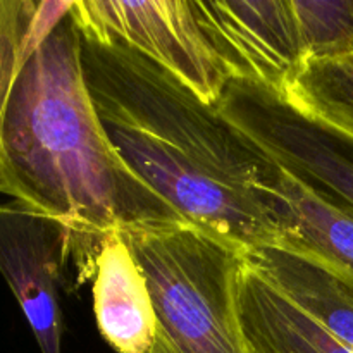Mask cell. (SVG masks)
Returning a JSON list of instances; mask_svg holds the SVG:
<instances>
[{"mask_svg":"<svg viewBox=\"0 0 353 353\" xmlns=\"http://www.w3.org/2000/svg\"><path fill=\"white\" fill-rule=\"evenodd\" d=\"M79 37L90 97L123 161L186 223L245 250L285 243L278 162L168 69Z\"/></svg>","mask_w":353,"mask_h":353,"instance_id":"1","label":"cell"},{"mask_svg":"<svg viewBox=\"0 0 353 353\" xmlns=\"http://www.w3.org/2000/svg\"><path fill=\"white\" fill-rule=\"evenodd\" d=\"M72 2H55L0 124L6 195L65 228L71 262L93 276L103 240L138 223L185 221L110 143L86 86Z\"/></svg>","mask_w":353,"mask_h":353,"instance_id":"2","label":"cell"},{"mask_svg":"<svg viewBox=\"0 0 353 353\" xmlns=\"http://www.w3.org/2000/svg\"><path fill=\"white\" fill-rule=\"evenodd\" d=\"M157 314L150 353H252L238 309L247 250L186 221L121 230Z\"/></svg>","mask_w":353,"mask_h":353,"instance_id":"3","label":"cell"},{"mask_svg":"<svg viewBox=\"0 0 353 353\" xmlns=\"http://www.w3.org/2000/svg\"><path fill=\"white\" fill-rule=\"evenodd\" d=\"M71 17L83 37L140 52L209 105L233 81L193 0H76Z\"/></svg>","mask_w":353,"mask_h":353,"instance_id":"4","label":"cell"},{"mask_svg":"<svg viewBox=\"0 0 353 353\" xmlns=\"http://www.w3.org/2000/svg\"><path fill=\"white\" fill-rule=\"evenodd\" d=\"M217 110L265 155L353 214V141L309 123L269 90L231 81Z\"/></svg>","mask_w":353,"mask_h":353,"instance_id":"5","label":"cell"},{"mask_svg":"<svg viewBox=\"0 0 353 353\" xmlns=\"http://www.w3.org/2000/svg\"><path fill=\"white\" fill-rule=\"evenodd\" d=\"M233 81L285 97L305 68L292 0H193Z\"/></svg>","mask_w":353,"mask_h":353,"instance_id":"6","label":"cell"},{"mask_svg":"<svg viewBox=\"0 0 353 353\" xmlns=\"http://www.w3.org/2000/svg\"><path fill=\"white\" fill-rule=\"evenodd\" d=\"M68 262L69 234L59 221L19 200L0 202V272L41 353H61L59 286Z\"/></svg>","mask_w":353,"mask_h":353,"instance_id":"7","label":"cell"},{"mask_svg":"<svg viewBox=\"0 0 353 353\" xmlns=\"http://www.w3.org/2000/svg\"><path fill=\"white\" fill-rule=\"evenodd\" d=\"M93 314L100 336L116 353H150L157 314L143 269L121 230L103 240L93 272Z\"/></svg>","mask_w":353,"mask_h":353,"instance_id":"8","label":"cell"},{"mask_svg":"<svg viewBox=\"0 0 353 353\" xmlns=\"http://www.w3.org/2000/svg\"><path fill=\"white\" fill-rule=\"evenodd\" d=\"M238 309L252 353H353L252 268L247 257L238 276Z\"/></svg>","mask_w":353,"mask_h":353,"instance_id":"9","label":"cell"},{"mask_svg":"<svg viewBox=\"0 0 353 353\" xmlns=\"http://www.w3.org/2000/svg\"><path fill=\"white\" fill-rule=\"evenodd\" d=\"M248 264L353 352V286L292 248L268 245L245 254Z\"/></svg>","mask_w":353,"mask_h":353,"instance_id":"10","label":"cell"},{"mask_svg":"<svg viewBox=\"0 0 353 353\" xmlns=\"http://www.w3.org/2000/svg\"><path fill=\"white\" fill-rule=\"evenodd\" d=\"M278 192L288 221V236L279 247L317 259L353 286V214L283 165Z\"/></svg>","mask_w":353,"mask_h":353,"instance_id":"11","label":"cell"},{"mask_svg":"<svg viewBox=\"0 0 353 353\" xmlns=\"http://www.w3.org/2000/svg\"><path fill=\"white\" fill-rule=\"evenodd\" d=\"M279 100L309 123L353 141V55L307 64Z\"/></svg>","mask_w":353,"mask_h":353,"instance_id":"12","label":"cell"},{"mask_svg":"<svg viewBox=\"0 0 353 353\" xmlns=\"http://www.w3.org/2000/svg\"><path fill=\"white\" fill-rule=\"evenodd\" d=\"M305 65L353 55V0H292Z\"/></svg>","mask_w":353,"mask_h":353,"instance_id":"13","label":"cell"},{"mask_svg":"<svg viewBox=\"0 0 353 353\" xmlns=\"http://www.w3.org/2000/svg\"><path fill=\"white\" fill-rule=\"evenodd\" d=\"M54 7L45 0H0V124L21 65Z\"/></svg>","mask_w":353,"mask_h":353,"instance_id":"14","label":"cell"},{"mask_svg":"<svg viewBox=\"0 0 353 353\" xmlns=\"http://www.w3.org/2000/svg\"><path fill=\"white\" fill-rule=\"evenodd\" d=\"M0 193H6V186H3L2 179H0Z\"/></svg>","mask_w":353,"mask_h":353,"instance_id":"15","label":"cell"}]
</instances>
